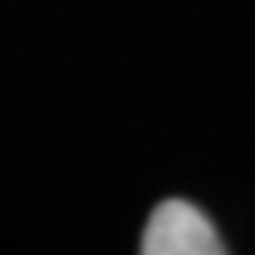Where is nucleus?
Returning <instances> with one entry per match:
<instances>
[{
  "mask_svg": "<svg viewBox=\"0 0 255 255\" xmlns=\"http://www.w3.org/2000/svg\"><path fill=\"white\" fill-rule=\"evenodd\" d=\"M144 255H222L225 243L203 209L169 197L151 212L141 234Z\"/></svg>",
  "mask_w": 255,
  "mask_h": 255,
  "instance_id": "1",
  "label": "nucleus"
}]
</instances>
